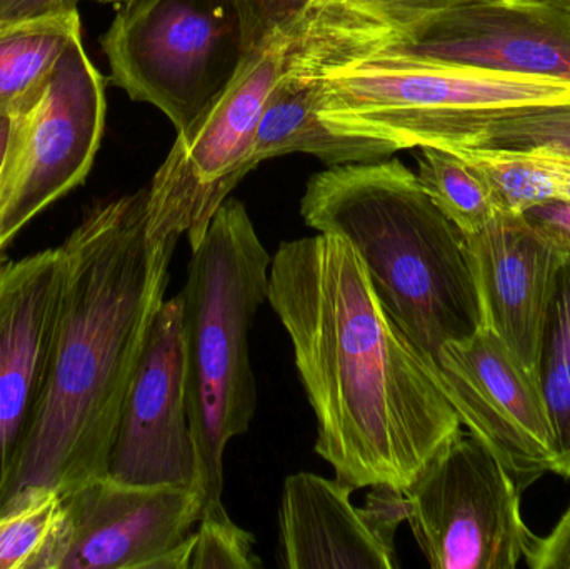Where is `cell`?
Instances as JSON below:
<instances>
[{"label": "cell", "mask_w": 570, "mask_h": 569, "mask_svg": "<svg viewBox=\"0 0 570 569\" xmlns=\"http://www.w3.org/2000/svg\"><path fill=\"white\" fill-rule=\"evenodd\" d=\"M267 301L317 421L315 453L354 490L404 493L462 423L354 247L331 234L281 244Z\"/></svg>", "instance_id": "6da1fadb"}, {"label": "cell", "mask_w": 570, "mask_h": 569, "mask_svg": "<svg viewBox=\"0 0 570 569\" xmlns=\"http://www.w3.org/2000/svg\"><path fill=\"white\" fill-rule=\"evenodd\" d=\"M176 244L147 236L140 189L92 207L60 246L66 277L49 390L7 500L27 488L63 493L107 474Z\"/></svg>", "instance_id": "7a4b0ae2"}, {"label": "cell", "mask_w": 570, "mask_h": 569, "mask_svg": "<svg viewBox=\"0 0 570 569\" xmlns=\"http://www.w3.org/2000/svg\"><path fill=\"white\" fill-rule=\"evenodd\" d=\"M304 223L347 241L384 310L434 370L439 351L482 327L465 237L401 160L328 167L308 179Z\"/></svg>", "instance_id": "3957f363"}, {"label": "cell", "mask_w": 570, "mask_h": 569, "mask_svg": "<svg viewBox=\"0 0 570 569\" xmlns=\"http://www.w3.org/2000/svg\"><path fill=\"white\" fill-rule=\"evenodd\" d=\"M298 52L325 126L397 153L469 147L502 117L570 100L569 82L358 49L321 20L301 36Z\"/></svg>", "instance_id": "277c9868"}, {"label": "cell", "mask_w": 570, "mask_h": 569, "mask_svg": "<svg viewBox=\"0 0 570 569\" xmlns=\"http://www.w3.org/2000/svg\"><path fill=\"white\" fill-rule=\"evenodd\" d=\"M271 264L246 206L229 197L193 251L179 293L187 414L206 504L223 500L227 444L249 431L256 414L249 336L269 296Z\"/></svg>", "instance_id": "5b68a950"}, {"label": "cell", "mask_w": 570, "mask_h": 569, "mask_svg": "<svg viewBox=\"0 0 570 569\" xmlns=\"http://www.w3.org/2000/svg\"><path fill=\"white\" fill-rule=\"evenodd\" d=\"M114 84L177 133L229 86L244 59L234 0H130L102 37Z\"/></svg>", "instance_id": "8992f818"}, {"label": "cell", "mask_w": 570, "mask_h": 569, "mask_svg": "<svg viewBox=\"0 0 570 569\" xmlns=\"http://www.w3.org/2000/svg\"><path fill=\"white\" fill-rule=\"evenodd\" d=\"M295 39H277L246 57L229 86L186 129L147 189V236L196 251L237 184L256 169L253 153L271 89Z\"/></svg>", "instance_id": "52a82bcc"}, {"label": "cell", "mask_w": 570, "mask_h": 569, "mask_svg": "<svg viewBox=\"0 0 570 569\" xmlns=\"http://www.w3.org/2000/svg\"><path fill=\"white\" fill-rule=\"evenodd\" d=\"M412 534L434 569H515L534 534L521 490L484 443L461 430L404 491Z\"/></svg>", "instance_id": "ba28073f"}, {"label": "cell", "mask_w": 570, "mask_h": 569, "mask_svg": "<svg viewBox=\"0 0 570 569\" xmlns=\"http://www.w3.org/2000/svg\"><path fill=\"white\" fill-rule=\"evenodd\" d=\"M325 27L358 49L570 84V13L535 0H482L402 26L344 7Z\"/></svg>", "instance_id": "9c48e42d"}, {"label": "cell", "mask_w": 570, "mask_h": 569, "mask_svg": "<svg viewBox=\"0 0 570 569\" xmlns=\"http://www.w3.org/2000/svg\"><path fill=\"white\" fill-rule=\"evenodd\" d=\"M10 119L0 173V253L92 169L106 126V89L82 37L69 43L39 96Z\"/></svg>", "instance_id": "30bf717a"}, {"label": "cell", "mask_w": 570, "mask_h": 569, "mask_svg": "<svg viewBox=\"0 0 570 569\" xmlns=\"http://www.w3.org/2000/svg\"><path fill=\"white\" fill-rule=\"evenodd\" d=\"M432 376L462 426L501 460L519 490L556 473L554 431L539 381L491 330L445 343Z\"/></svg>", "instance_id": "8fae6325"}, {"label": "cell", "mask_w": 570, "mask_h": 569, "mask_svg": "<svg viewBox=\"0 0 570 569\" xmlns=\"http://www.w3.org/2000/svg\"><path fill=\"white\" fill-rule=\"evenodd\" d=\"M63 277L62 247L0 267V507L49 390Z\"/></svg>", "instance_id": "7c38bea8"}, {"label": "cell", "mask_w": 570, "mask_h": 569, "mask_svg": "<svg viewBox=\"0 0 570 569\" xmlns=\"http://www.w3.org/2000/svg\"><path fill=\"white\" fill-rule=\"evenodd\" d=\"M107 474L122 483L200 490L187 414L180 294L164 301L154 321L124 403Z\"/></svg>", "instance_id": "4fadbf2b"}, {"label": "cell", "mask_w": 570, "mask_h": 569, "mask_svg": "<svg viewBox=\"0 0 570 569\" xmlns=\"http://www.w3.org/2000/svg\"><path fill=\"white\" fill-rule=\"evenodd\" d=\"M69 545L60 569H150L196 531L200 490L122 483L109 474L63 491Z\"/></svg>", "instance_id": "5bb4252c"}, {"label": "cell", "mask_w": 570, "mask_h": 569, "mask_svg": "<svg viewBox=\"0 0 570 569\" xmlns=\"http://www.w3.org/2000/svg\"><path fill=\"white\" fill-rule=\"evenodd\" d=\"M351 484L318 474L285 480L279 508V565L288 569H395V533L407 520L404 493L371 488L355 508Z\"/></svg>", "instance_id": "9a60e30c"}, {"label": "cell", "mask_w": 570, "mask_h": 569, "mask_svg": "<svg viewBox=\"0 0 570 569\" xmlns=\"http://www.w3.org/2000/svg\"><path fill=\"white\" fill-rule=\"evenodd\" d=\"M464 237L482 327L491 330L539 381L542 333L561 247L525 214L505 210Z\"/></svg>", "instance_id": "2e32d148"}, {"label": "cell", "mask_w": 570, "mask_h": 569, "mask_svg": "<svg viewBox=\"0 0 570 569\" xmlns=\"http://www.w3.org/2000/svg\"><path fill=\"white\" fill-rule=\"evenodd\" d=\"M292 43L287 63L271 89L257 129L253 159L256 166L284 154L302 153L318 157L328 167L377 163L397 153L382 140L334 133L318 117L311 72Z\"/></svg>", "instance_id": "e0dca14e"}, {"label": "cell", "mask_w": 570, "mask_h": 569, "mask_svg": "<svg viewBox=\"0 0 570 569\" xmlns=\"http://www.w3.org/2000/svg\"><path fill=\"white\" fill-rule=\"evenodd\" d=\"M80 36L76 6L0 20V114L26 109L52 76L69 43Z\"/></svg>", "instance_id": "ac0fdd59"}, {"label": "cell", "mask_w": 570, "mask_h": 569, "mask_svg": "<svg viewBox=\"0 0 570 569\" xmlns=\"http://www.w3.org/2000/svg\"><path fill=\"white\" fill-rule=\"evenodd\" d=\"M69 545L62 493L27 488L0 507V569H60Z\"/></svg>", "instance_id": "d6986e66"}, {"label": "cell", "mask_w": 570, "mask_h": 569, "mask_svg": "<svg viewBox=\"0 0 570 569\" xmlns=\"http://www.w3.org/2000/svg\"><path fill=\"white\" fill-rule=\"evenodd\" d=\"M539 384L554 431L556 473L570 478V249H562L539 354Z\"/></svg>", "instance_id": "ffe728a7"}, {"label": "cell", "mask_w": 570, "mask_h": 569, "mask_svg": "<svg viewBox=\"0 0 570 569\" xmlns=\"http://www.w3.org/2000/svg\"><path fill=\"white\" fill-rule=\"evenodd\" d=\"M417 179L432 203L464 236L478 233L501 213L484 174L454 150L421 147Z\"/></svg>", "instance_id": "44dd1931"}, {"label": "cell", "mask_w": 570, "mask_h": 569, "mask_svg": "<svg viewBox=\"0 0 570 569\" xmlns=\"http://www.w3.org/2000/svg\"><path fill=\"white\" fill-rule=\"evenodd\" d=\"M474 164L491 186L501 210L525 214L559 199L558 180L534 153L495 149H451Z\"/></svg>", "instance_id": "7402d4cb"}, {"label": "cell", "mask_w": 570, "mask_h": 569, "mask_svg": "<svg viewBox=\"0 0 570 569\" xmlns=\"http://www.w3.org/2000/svg\"><path fill=\"white\" fill-rule=\"evenodd\" d=\"M461 149L531 153L548 150L570 157V100L531 107L502 117L482 130L474 144Z\"/></svg>", "instance_id": "603a6c76"}, {"label": "cell", "mask_w": 570, "mask_h": 569, "mask_svg": "<svg viewBox=\"0 0 570 569\" xmlns=\"http://www.w3.org/2000/svg\"><path fill=\"white\" fill-rule=\"evenodd\" d=\"M243 27L244 59L277 39H298L321 13L348 0H234ZM243 59V60H244Z\"/></svg>", "instance_id": "cb8c5ba5"}, {"label": "cell", "mask_w": 570, "mask_h": 569, "mask_svg": "<svg viewBox=\"0 0 570 569\" xmlns=\"http://www.w3.org/2000/svg\"><path fill=\"white\" fill-rule=\"evenodd\" d=\"M253 534L234 523L223 500L209 501L194 531L190 569H257Z\"/></svg>", "instance_id": "d4e9b609"}, {"label": "cell", "mask_w": 570, "mask_h": 569, "mask_svg": "<svg viewBox=\"0 0 570 569\" xmlns=\"http://www.w3.org/2000/svg\"><path fill=\"white\" fill-rule=\"evenodd\" d=\"M478 2L482 0H348V7L374 22L402 26Z\"/></svg>", "instance_id": "484cf974"}, {"label": "cell", "mask_w": 570, "mask_h": 569, "mask_svg": "<svg viewBox=\"0 0 570 569\" xmlns=\"http://www.w3.org/2000/svg\"><path fill=\"white\" fill-rule=\"evenodd\" d=\"M525 563L532 569H570V507L548 537H532Z\"/></svg>", "instance_id": "4316f807"}, {"label": "cell", "mask_w": 570, "mask_h": 569, "mask_svg": "<svg viewBox=\"0 0 570 569\" xmlns=\"http://www.w3.org/2000/svg\"><path fill=\"white\" fill-rule=\"evenodd\" d=\"M561 249H570V203L552 200L525 213Z\"/></svg>", "instance_id": "83f0119b"}, {"label": "cell", "mask_w": 570, "mask_h": 569, "mask_svg": "<svg viewBox=\"0 0 570 569\" xmlns=\"http://www.w3.org/2000/svg\"><path fill=\"white\" fill-rule=\"evenodd\" d=\"M79 0H0V20L36 16L59 7L76 6ZM102 3H127L130 0H96Z\"/></svg>", "instance_id": "f1b7e54d"}, {"label": "cell", "mask_w": 570, "mask_h": 569, "mask_svg": "<svg viewBox=\"0 0 570 569\" xmlns=\"http://www.w3.org/2000/svg\"><path fill=\"white\" fill-rule=\"evenodd\" d=\"M10 129H12V119H10L9 116H2V114H0V173H2L7 149H9Z\"/></svg>", "instance_id": "f546056e"}, {"label": "cell", "mask_w": 570, "mask_h": 569, "mask_svg": "<svg viewBox=\"0 0 570 569\" xmlns=\"http://www.w3.org/2000/svg\"><path fill=\"white\" fill-rule=\"evenodd\" d=\"M535 2L549 3V6L558 7V9L570 13V0H535Z\"/></svg>", "instance_id": "4dcf8cb0"}]
</instances>
